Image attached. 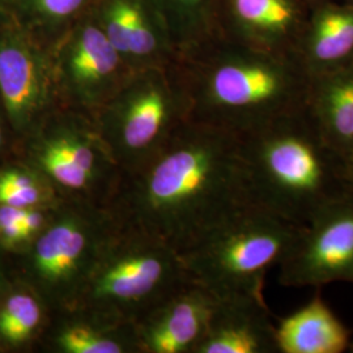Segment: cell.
<instances>
[{
    "instance_id": "obj_23",
    "label": "cell",
    "mask_w": 353,
    "mask_h": 353,
    "mask_svg": "<svg viewBox=\"0 0 353 353\" xmlns=\"http://www.w3.org/2000/svg\"><path fill=\"white\" fill-rule=\"evenodd\" d=\"M26 208L0 204V252L21 255L30 245L23 228Z\"/></svg>"
},
{
    "instance_id": "obj_15",
    "label": "cell",
    "mask_w": 353,
    "mask_h": 353,
    "mask_svg": "<svg viewBox=\"0 0 353 353\" xmlns=\"http://www.w3.org/2000/svg\"><path fill=\"white\" fill-rule=\"evenodd\" d=\"M296 57L310 77L353 67V4L344 0L314 4Z\"/></svg>"
},
{
    "instance_id": "obj_18",
    "label": "cell",
    "mask_w": 353,
    "mask_h": 353,
    "mask_svg": "<svg viewBox=\"0 0 353 353\" xmlns=\"http://www.w3.org/2000/svg\"><path fill=\"white\" fill-rule=\"evenodd\" d=\"M62 322L52 335L57 351L63 353H126L138 347L134 323L115 322L81 312Z\"/></svg>"
},
{
    "instance_id": "obj_3",
    "label": "cell",
    "mask_w": 353,
    "mask_h": 353,
    "mask_svg": "<svg viewBox=\"0 0 353 353\" xmlns=\"http://www.w3.org/2000/svg\"><path fill=\"white\" fill-rule=\"evenodd\" d=\"M241 138L254 203L294 225H307L352 192L348 163L323 138L306 106Z\"/></svg>"
},
{
    "instance_id": "obj_17",
    "label": "cell",
    "mask_w": 353,
    "mask_h": 353,
    "mask_svg": "<svg viewBox=\"0 0 353 353\" xmlns=\"http://www.w3.org/2000/svg\"><path fill=\"white\" fill-rule=\"evenodd\" d=\"M350 343V331L319 294L276 326L280 353H343Z\"/></svg>"
},
{
    "instance_id": "obj_16",
    "label": "cell",
    "mask_w": 353,
    "mask_h": 353,
    "mask_svg": "<svg viewBox=\"0 0 353 353\" xmlns=\"http://www.w3.org/2000/svg\"><path fill=\"white\" fill-rule=\"evenodd\" d=\"M306 109L328 144L348 163L353 156V67L310 77Z\"/></svg>"
},
{
    "instance_id": "obj_24",
    "label": "cell",
    "mask_w": 353,
    "mask_h": 353,
    "mask_svg": "<svg viewBox=\"0 0 353 353\" xmlns=\"http://www.w3.org/2000/svg\"><path fill=\"white\" fill-rule=\"evenodd\" d=\"M12 139H14L12 131L10 128V125H8L7 118H6V114L3 110V106L0 103V154L7 150V147L10 145Z\"/></svg>"
},
{
    "instance_id": "obj_28",
    "label": "cell",
    "mask_w": 353,
    "mask_h": 353,
    "mask_svg": "<svg viewBox=\"0 0 353 353\" xmlns=\"http://www.w3.org/2000/svg\"><path fill=\"white\" fill-rule=\"evenodd\" d=\"M303 1H305V3H307V4L310 6V7H313L314 4H316V3H319L321 0H303Z\"/></svg>"
},
{
    "instance_id": "obj_1",
    "label": "cell",
    "mask_w": 353,
    "mask_h": 353,
    "mask_svg": "<svg viewBox=\"0 0 353 353\" xmlns=\"http://www.w3.org/2000/svg\"><path fill=\"white\" fill-rule=\"evenodd\" d=\"M134 170L130 224L176 252L255 204L242 138L217 127L182 121Z\"/></svg>"
},
{
    "instance_id": "obj_22",
    "label": "cell",
    "mask_w": 353,
    "mask_h": 353,
    "mask_svg": "<svg viewBox=\"0 0 353 353\" xmlns=\"http://www.w3.org/2000/svg\"><path fill=\"white\" fill-rule=\"evenodd\" d=\"M58 203L57 189L34 166L23 161L0 168V204L36 208Z\"/></svg>"
},
{
    "instance_id": "obj_11",
    "label": "cell",
    "mask_w": 353,
    "mask_h": 353,
    "mask_svg": "<svg viewBox=\"0 0 353 353\" xmlns=\"http://www.w3.org/2000/svg\"><path fill=\"white\" fill-rule=\"evenodd\" d=\"M90 13L131 71L176 63L174 42L153 0H97Z\"/></svg>"
},
{
    "instance_id": "obj_4",
    "label": "cell",
    "mask_w": 353,
    "mask_h": 353,
    "mask_svg": "<svg viewBox=\"0 0 353 353\" xmlns=\"http://www.w3.org/2000/svg\"><path fill=\"white\" fill-rule=\"evenodd\" d=\"M301 228L254 204L178 252L185 278L217 301L265 300L267 271L280 263Z\"/></svg>"
},
{
    "instance_id": "obj_26",
    "label": "cell",
    "mask_w": 353,
    "mask_h": 353,
    "mask_svg": "<svg viewBox=\"0 0 353 353\" xmlns=\"http://www.w3.org/2000/svg\"><path fill=\"white\" fill-rule=\"evenodd\" d=\"M11 284V281L7 278V274H6V268L3 265V261L0 258V294L4 292V290L8 288V285Z\"/></svg>"
},
{
    "instance_id": "obj_2",
    "label": "cell",
    "mask_w": 353,
    "mask_h": 353,
    "mask_svg": "<svg viewBox=\"0 0 353 353\" xmlns=\"http://www.w3.org/2000/svg\"><path fill=\"white\" fill-rule=\"evenodd\" d=\"M176 75L186 119L245 137L303 109L310 75L294 54L214 36L182 54Z\"/></svg>"
},
{
    "instance_id": "obj_8",
    "label": "cell",
    "mask_w": 353,
    "mask_h": 353,
    "mask_svg": "<svg viewBox=\"0 0 353 353\" xmlns=\"http://www.w3.org/2000/svg\"><path fill=\"white\" fill-rule=\"evenodd\" d=\"M0 103L20 141L61 106L50 45L14 14L0 21Z\"/></svg>"
},
{
    "instance_id": "obj_20",
    "label": "cell",
    "mask_w": 353,
    "mask_h": 353,
    "mask_svg": "<svg viewBox=\"0 0 353 353\" xmlns=\"http://www.w3.org/2000/svg\"><path fill=\"white\" fill-rule=\"evenodd\" d=\"M153 1L164 17L178 58L216 36V0Z\"/></svg>"
},
{
    "instance_id": "obj_29",
    "label": "cell",
    "mask_w": 353,
    "mask_h": 353,
    "mask_svg": "<svg viewBox=\"0 0 353 353\" xmlns=\"http://www.w3.org/2000/svg\"><path fill=\"white\" fill-rule=\"evenodd\" d=\"M347 351H348V352L353 353V341L350 343V345H348V350H347Z\"/></svg>"
},
{
    "instance_id": "obj_12",
    "label": "cell",
    "mask_w": 353,
    "mask_h": 353,
    "mask_svg": "<svg viewBox=\"0 0 353 353\" xmlns=\"http://www.w3.org/2000/svg\"><path fill=\"white\" fill-rule=\"evenodd\" d=\"M310 8L303 0H216V36L296 55Z\"/></svg>"
},
{
    "instance_id": "obj_6",
    "label": "cell",
    "mask_w": 353,
    "mask_h": 353,
    "mask_svg": "<svg viewBox=\"0 0 353 353\" xmlns=\"http://www.w3.org/2000/svg\"><path fill=\"white\" fill-rule=\"evenodd\" d=\"M113 233L101 212L85 204L59 203L49 224L21 254L23 281L46 306L72 312Z\"/></svg>"
},
{
    "instance_id": "obj_10",
    "label": "cell",
    "mask_w": 353,
    "mask_h": 353,
    "mask_svg": "<svg viewBox=\"0 0 353 353\" xmlns=\"http://www.w3.org/2000/svg\"><path fill=\"white\" fill-rule=\"evenodd\" d=\"M278 265L284 287L353 283V191L301 228Z\"/></svg>"
},
{
    "instance_id": "obj_13",
    "label": "cell",
    "mask_w": 353,
    "mask_h": 353,
    "mask_svg": "<svg viewBox=\"0 0 353 353\" xmlns=\"http://www.w3.org/2000/svg\"><path fill=\"white\" fill-rule=\"evenodd\" d=\"M216 303L211 293L188 281L135 325L138 347L151 353L192 352Z\"/></svg>"
},
{
    "instance_id": "obj_30",
    "label": "cell",
    "mask_w": 353,
    "mask_h": 353,
    "mask_svg": "<svg viewBox=\"0 0 353 353\" xmlns=\"http://www.w3.org/2000/svg\"><path fill=\"white\" fill-rule=\"evenodd\" d=\"M344 1H347V3H351V4H353V0H344Z\"/></svg>"
},
{
    "instance_id": "obj_14",
    "label": "cell",
    "mask_w": 353,
    "mask_h": 353,
    "mask_svg": "<svg viewBox=\"0 0 353 353\" xmlns=\"http://www.w3.org/2000/svg\"><path fill=\"white\" fill-rule=\"evenodd\" d=\"M276 326L265 300L217 301L192 353H276Z\"/></svg>"
},
{
    "instance_id": "obj_19",
    "label": "cell",
    "mask_w": 353,
    "mask_h": 353,
    "mask_svg": "<svg viewBox=\"0 0 353 353\" xmlns=\"http://www.w3.org/2000/svg\"><path fill=\"white\" fill-rule=\"evenodd\" d=\"M46 305L23 280L0 294V348L26 347L37 335Z\"/></svg>"
},
{
    "instance_id": "obj_9",
    "label": "cell",
    "mask_w": 353,
    "mask_h": 353,
    "mask_svg": "<svg viewBox=\"0 0 353 353\" xmlns=\"http://www.w3.org/2000/svg\"><path fill=\"white\" fill-rule=\"evenodd\" d=\"M51 51L61 105L90 117L132 72L92 13L71 26Z\"/></svg>"
},
{
    "instance_id": "obj_27",
    "label": "cell",
    "mask_w": 353,
    "mask_h": 353,
    "mask_svg": "<svg viewBox=\"0 0 353 353\" xmlns=\"http://www.w3.org/2000/svg\"><path fill=\"white\" fill-rule=\"evenodd\" d=\"M348 176H350V183H351L353 191V156L351 157V160L348 161Z\"/></svg>"
},
{
    "instance_id": "obj_21",
    "label": "cell",
    "mask_w": 353,
    "mask_h": 353,
    "mask_svg": "<svg viewBox=\"0 0 353 353\" xmlns=\"http://www.w3.org/2000/svg\"><path fill=\"white\" fill-rule=\"evenodd\" d=\"M97 0H12L19 21L52 46L79 20L92 12Z\"/></svg>"
},
{
    "instance_id": "obj_5",
    "label": "cell",
    "mask_w": 353,
    "mask_h": 353,
    "mask_svg": "<svg viewBox=\"0 0 353 353\" xmlns=\"http://www.w3.org/2000/svg\"><path fill=\"white\" fill-rule=\"evenodd\" d=\"M105 246L72 312L134 323L176 290L185 278L178 252L134 230ZM71 313V312H70Z\"/></svg>"
},
{
    "instance_id": "obj_25",
    "label": "cell",
    "mask_w": 353,
    "mask_h": 353,
    "mask_svg": "<svg viewBox=\"0 0 353 353\" xmlns=\"http://www.w3.org/2000/svg\"><path fill=\"white\" fill-rule=\"evenodd\" d=\"M13 14L12 0H0V21Z\"/></svg>"
},
{
    "instance_id": "obj_7",
    "label": "cell",
    "mask_w": 353,
    "mask_h": 353,
    "mask_svg": "<svg viewBox=\"0 0 353 353\" xmlns=\"http://www.w3.org/2000/svg\"><path fill=\"white\" fill-rule=\"evenodd\" d=\"M92 119L115 164L134 170L186 119L176 63L132 71Z\"/></svg>"
}]
</instances>
